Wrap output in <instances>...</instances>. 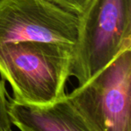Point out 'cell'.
I'll return each mask as SVG.
<instances>
[{
	"label": "cell",
	"mask_w": 131,
	"mask_h": 131,
	"mask_svg": "<svg viewBox=\"0 0 131 131\" xmlns=\"http://www.w3.org/2000/svg\"><path fill=\"white\" fill-rule=\"evenodd\" d=\"M79 16L51 0H0V44L19 41L75 47Z\"/></svg>",
	"instance_id": "277c9868"
},
{
	"label": "cell",
	"mask_w": 131,
	"mask_h": 131,
	"mask_svg": "<svg viewBox=\"0 0 131 131\" xmlns=\"http://www.w3.org/2000/svg\"><path fill=\"white\" fill-rule=\"evenodd\" d=\"M74 47L58 43L19 41L0 44V76L15 102L45 105L66 95Z\"/></svg>",
	"instance_id": "6da1fadb"
},
{
	"label": "cell",
	"mask_w": 131,
	"mask_h": 131,
	"mask_svg": "<svg viewBox=\"0 0 131 131\" xmlns=\"http://www.w3.org/2000/svg\"><path fill=\"white\" fill-rule=\"evenodd\" d=\"M62 8L81 16L90 6L93 0H51Z\"/></svg>",
	"instance_id": "52a82bcc"
},
{
	"label": "cell",
	"mask_w": 131,
	"mask_h": 131,
	"mask_svg": "<svg viewBox=\"0 0 131 131\" xmlns=\"http://www.w3.org/2000/svg\"><path fill=\"white\" fill-rule=\"evenodd\" d=\"M8 114V100L6 98L5 80L0 77V131L12 128Z\"/></svg>",
	"instance_id": "8992f818"
},
{
	"label": "cell",
	"mask_w": 131,
	"mask_h": 131,
	"mask_svg": "<svg viewBox=\"0 0 131 131\" xmlns=\"http://www.w3.org/2000/svg\"><path fill=\"white\" fill-rule=\"evenodd\" d=\"M5 131H13V129H12V128H9V129H6V130H5Z\"/></svg>",
	"instance_id": "ba28073f"
},
{
	"label": "cell",
	"mask_w": 131,
	"mask_h": 131,
	"mask_svg": "<svg viewBox=\"0 0 131 131\" xmlns=\"http://www.w3.org/2000/svg\"><path fill=\"white\" fill-rule=\"evenodd\" d=\"M8 114L20 131H94L67 95L45 105L20 104L9 98Z\"/></svg>",
	"instance_id": "5b68a950"
},
{
	"label": "cell",
	"mask_w": 131,
	"mask_h": 131,
	"mask_svg": "<svg viewBox=\"0 0 131 131\" xmlns=\"http://www.w3.org/2000/svg\"><path fill=\"white\" fill-rule=\"evenodd\" d=\"M131 48V0H93L79 16L70 76L82 86Z\"/></svg>",
	"instance_id": "7a4b0ae2"
},
{
	"label": "cell",
	"mask_w": 131,
	"mask_h": 131,
	"mask_svg": "<svg viewBox=\"0 0 131 131\" xmlns=\"http://www.w3.org/2000/svg\"><path fill=\"white\" fill-rule=\"evenodd\" d=\"M67 96L94 131H131V48Z\"/></svg>",
	"instance_id": "3957f363"
}]
</instances>
